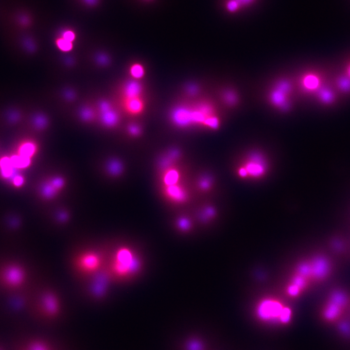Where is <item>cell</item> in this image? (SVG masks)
<instances>
[{"label":"cell","mask_w":350,"mask_h":350,"mask_svg":"<svg viewBox=\"0 0 350 350\" xmlns=\"http://www.w3.org/2000/svg\"><path fill=\"white\" fill-rule=\"evenodd\" d=\"M311 284L306 279L294 272L285 288L286 293L290 298H296L306 291Z\"/></svg>","instance_id":"22"},{"label":"cell","mask_w":350,"mask_h":350,"mask_svg":"<svg viewBox=\"0 0 350 350\" xmlns=\"http://www.w3.org/2000/svg\"><path fill=\"white\" fill-rule=\"evenodd\" d=\"M318 79L313 75H308L304 77L302 80L303 86L307 89H314L318 85Z\"/></svg>","instance_id":"34"},{"label":"cell","mask_w":350,"mask_h":350,"mask_svg":"<svg viewBox=\"0 0 350 350\" xmlns=\"http://www.w3.org/2000/svg\"><path fill=\"white\" fill-rule=\"evenodd\" d=\"M142 6H148L156 4L159 0H135Z\"/></svg>","instance_id":"43"},{"label":"cell","mask_w":350,"mask_h":350,"mask_svg":"<svg viewBox=\"0 0 350 350\" xmlns=\"http://www.w3.org/2000/svg\"><path fill=\"white\" fill-rule=\"evenodd\" d=\"M330 246L331 249L335 253L342 254L346 250V244L341 237H333L331 240Z\"/></svg>","instance_id":"32"},{"label":"cell","mask_w":350,"mask_h":350,"mask_svg":"<svg viewBox=\"0 0 350 350\" xmlns=\"http://www.w3.org/2000/svg\"><path fill=\"white\" fill-rule=\"evenodd\" d=\"M291 90V87L287 81H280L270 92V101L273 105L280 109H288L289 105V97Z\"/></svg>","instance_id":"20"},{"label":"cell","mask_w":350,"mask_h":350,"mask_svg":"<svg viewBox=\"0 0 350 350\" xmlns=\"http://www.w3.org/2000/svg\"><path fill=\"white\" fill-rule=\"evenodd\" d=\"M97 170L104 179L109 182H117L124 177L127 166L121 156L111 153L105 154L99 158Z\"/></svg>","instance_id":"14"},{"label":"cell","mask_w":350,"mask_h":350,"mask_svg":"<svg viewBox=\"0 0 350 350\" xmlns=\"http://www.w3.org/2000/svg\"><path fill=\"white\" fill-rule=\"evenodd\" d=\"M191 185L194 196L206 198L215 190V178L211 171L203 169L192 177Z\"/></svg>","instance_id":"18"},{"label":"cell","mask_w":350,"mask_h":350,"mask_svg":"<svg viewBox=\"0 0 350 350\" xmlns=\"http://www.w3.org/2000/svg\"><path fill=\"white\" fill-rule=\"evenodd\" d=\"M100 121L102 124L108 128L116 126L119 122L118 114L112 108L107 111L101 112Z\"/></svg>","instance_id":"30"},{"label":"cell","mask_w":350,"mask_h":350,"mask_svg":"<svg viewBox=\"0 0 350 350\" xmlns=\"http://www.w3.org/2000/svg\"><path fill=\"white\" fill-rule=\"evenodd\" d=\"M56 45L58 48L63 51H69L72 48V42L67 40L59 36L56 40Z\"/></svg>","instance_id":"36"},{"label":"cell","mask_w":350,"mask_h":350,"mask_svg":"<svg viewBox=\"0 0 350 350\" xmlns=\"http://www.w3.org/2000/svg\"><path fill=\"white\" fill-rule=\"evenodd\" d=\"M256 0H223L222 7L229 14H234L252 5Z\"/></svg>","instance_id":"25"},{"label":"cell","mask_w":350,"mask_h":350,"mask_svg":"<svg viewBox=\"0 0 350 350\" xmlns=\"http://www.w3.org/2000/svg\"><path fill=\"white\" fill-rule=\"evenodd\" d=\"M64 97L69 101L73 100L75 97V93L74 91L70 89H66L63 92Z\"/></svg>","instance_id":"42"},{"label":"cell","mask_w":350,"mask_h":350,"mask_svg":"<svg viewBox=\"0 0 350 350\" xmlns=\"http://www.w3.org/2000/svg\"><path fill=\"white\" fill-rule=\"evenodd\" d=\"M102 0H78V2L83 6L93 9L97 8L101 3Z\"/></svg>","instance_id":"37"},{"label":"cell","mask_w":350,"mask_h":350,"mask_svg":"<svg viewBox=\"0 0 350 350\" xmlns=\"http://www.w3.org/2000/svg\"><path fill=\"white\" fill-rule=\"evenodd\" d=\"M99 108L101 112L107 111L111 109L109 103L106 101H102L99 104Z\"/></svg>","instance_id":"41"},{"label":"cell","mask_w":350,"mask_h":350,"mask_svg":"<svg viewBox=\"0 0 350 350\" xmlns=\"http://www.w3.org/2000/svg\"><path fill=\"white\" fill-rule=\"evenodd\" d=\"M38 275L35 280L29 286L16 291L0 293V311L8 316H18L27 313L34 291L39 278Z\"/></svg>","instance_id":"10"},{"label":"cell","mask_w":350,"mask_h":350,"mask_svg":"<svg viewBox=\"0 0 350 350\" xmlns=\"http://www.w3.org/2000/svg\"><path fill=\"white\" fill-rule=\"evenodd\" d=\"M143 86L140 82L131 80L127 82L123 88L125 100L143 97Z\"/></svg>","instance_id":"24"},{"label":"cell","mask_w":350,"mask_h":350,"mask_svg":"<svg viewBox=\"0 0 350 350\" xmlns=\"http://www.w3.org/2000/svg\"><path fill=\"white\" fill-rule=\"evenodd\" d=\"M157 191L167 205L181 208L193 200L191 178L181 148L171 146L157 156L155 163Z\"/></svg>","instance_id":"1"},{"label":"cell","mask_w":350,"mask_h":350,"mask_svg":"<svg viewBox=\"0 0 350 350\" xmlns=\"http://www.w3.org/2000/svg\"><path fill=\"white\" fill-rule=\"evenodd\" d=\"M126 133L129 138L136 140L142 136L143 128L139 123L131 122L127 125Z\"/></svg>","instance_id":"31"},{"label":"cell","mask_w":350,"mask_h":350,"mask_svg":"<svg viewBox=\"0 0 350 350\" xmlns=\"http://www.w3.org/2000/svg\"><path fill=\"white\" fill-rule=\"evenodd\" d=\"M59 36L72 42L75 38V34L72 30L66 29L60 32Z\"/></svg>","instance_id":"39"},{"label":"cell","mask_w":350,"mask_h":350,"mask_svg":"<svg viewBox=\"0 0 350 350\" xmlns=\"http://www.w3.org/2000/svg\"><path fill=\"white\" fill-rule=\"evenodd\" d=\"M187 91H188V93L189 94L194 95L195 93H197L198 91V88L197 87L194 85H191L188 87L187 88Z\"/></svg>","instance_id":"46"},{"label":"cell","mask_w":350,"mask_h":350,"mask_svg":"<svg viewBox=\"0 0 350 350\" xmlns=\"http://www.w3.org/2000/svg\"><path fill=\"white\" fill-rule=\"evenodd\" d=\"M25 221L23 215L16 210H8L0 214V240L11 245L22 239Z\"/></svg>","instance_id":"13"},{"label":"cell","mask_w":350,"mask_h":350,"mask_svg":"<svg viewBox=\"0 0 350 350\" xmlns=\"http://www.w3.org/2000/svg\"><path fill=\"white\" fill-rule=\"evenodd\" d=\"M170 120L175 127L182 129L198 128L215 131L221 124L216 108L207 100L175 106L171 110Z\"/></svg>","instance_id":"4"},{"label":"cell","mask_w":350,"mask_h":350,"mask_svg":"<svg viewBox=\"0 0 350 350\" xmlns=\"http://www.w3.org/2000/svg\"><path fill=\"white\" fill-rule=\"evenodd\" d=\"M130 73L133 78L136 80L143 78L145 75L144 67L140 63H135L131 66L130 69Z\"/></svg>","instance_id":"33"},{"label":"cell","mask_w":350,"mask_h":350,"mask_svg":"<svg viewBox=\"0 0 350 350\" xmlns=\"http://www.w3.org/2000/svg\"><path fill=\"white\" fill-rule=\"evenodd\" d=\"M26 115L19 104H11L0 108V127L7 129H21Z\"/></svg>","instance_id":"17"},{"label":"cell","mask_w":350,"mask_h":350,"mask_svg":"<svg viewBox=\"0 0 350 350\" xmlns=\"http://www.w3.org/2000/svg\"><path fill=\"white\" fill-rule=\"evenodd\" d=\"M20 43V46H18L17 49L13 52L18 57H19V54L33 53L36 50V43L35 40L31 37L25 36L23 37Z\"/></svg>","instance_id":"29"},{"label":"cell","mask_w":350,"mask_h":350,"mask_svg":"<svg viewBox=\"0 0 350 350\" xmlns=\"http://www.w3.org/2000/svg\"><path fill=\"white\" fill-rule=\"evenodd\" d=\"M49 125L48 118L42 113H35L25 118L21 128L27 132L39 133L45 131Z\"/></svg>","instance_id":"21"},{"label":"cell","mask_w":350,"mask_h":350,"mask_svg":"<svg viewBox=\"0 0 350 350\" xmlns=\"http://www.w3.org/2000/svg\"><path fill=\"white\" fill-rule=\"evenodd\" d=\"M106 256L105 240L84 241L73 245L67 258L71 276L78 284L103 271Z\"/></svg>","instance_id":"3"},{"label":"cell","mask_w":350,"mask_h":350,"mask_svg":"<svg viewBox=\"0 0 350 350\" xmlns=\"http://www.w3.org/2000/svg\"><path fill=\"white\" fill-rule=\"evenodd\" d=\"M320 95L322 99L325 101H330L332 99V95L327 91H322Z\"/></svg>","instance_id":"44"},{"label":"cell","mask_w":350,"mask_h":350,"mask_svg":"<svg viewBox=\"0 0 350 350\" xmlns=\"http://www.w3.org/2000/svg\"><path fill=\"white\" fill-rule=\"evenodd\" d=\"M332 263L327 256L318 254L300 262L296 266L295 273L302 276L311 283L321 282L330 276Z\"/></svg>","instance_id":"12"},{"label":"cell","mask_w":350,"mask_h":350,"mask_svg":"<svg viewBox=\"0 0 350 350\" xmlns=\"http://www.w3.org/2000/svg\"><path fill=\"white\" fill-rule=\"evenodd\" d=\"M268 170L265 157L253 152L248 154L237 167V175L242 179H258L263 177Z\"/></svg>","instance_id":"15"},{"label":"cell","mask_w":350,"mask_h":350,"mask_svg":"<svg viewBox=\"0 0 350 350\" xmlns=\"http://www.w3.org/2000/svg\"><path fill=\"white\" fill-rule=\"evenodd\" d=\"M106 256L104 271L113 285L136 280L144 268L143 257L130 242L119 238L106 240Z\"/></svg>","instance_id":"2"},{"label":"cell","mask_w":350,"mask_h":350,"mask_svg":"<svg viewBox=\"0 0 350 350\" xmlns=\"http://www.w3.org/2000/svg\"><path fill=\"white\" fill-rule=\"evenodd\" d=\"M0 350H6L4 346L0 343Z\"/></svg>","instance_id":"48"},{"label":"cell","mask_w":350,"mask_h":350,"mask_svg":"<svg viewBox=\"0 0 350 350\" xmlns=\"http://www.w3.org/2000/svg\"><path fill=\"white\" fill-rule=\"evenodd\" d=\"M48 350H60L57 346L53 342Z\"/></svg>","instance_id":"47"},{"label":"cell","mask_w":350,"mask_h":350,"mask_svg":"<svg viewBox=\"0 0 350 350\" xmlns=\"http://www.w3.org/2000/svg\"><path fill=\"white\" fill-rule=\"evenodd\" d=\"M194 221L192 214L182 212L175 217L173 224L175 229L179 233L188 234L194 229Z\"/></svg>","instance_id":"23"},{"label":"cell","mask_w":350,"mask_h":350,"mask_svg":"<svg viewBox=\"0 0 350 350\" xmlns=\"http://www.w3.org/2000/svg\"><path fill=\"white\" fill-rule=\"evenodd\" d=\"M0 152H1V147H0Z\"/></svg>","instance_id":"50"},{"label":"cell","mask_w":350,"mask_h":350,"mask_svg":"<svg viewBox=\"0 0 350 350\" xmlns=\"http://www.w3.org/2000/svg\"><path fill=\"white\" fill-rule=\"evenodd\" d=\"M45 219L52 229H64L69 227L73 220L74 214L70 206L59 204L51 206L46 210Z\"/></svg>","instance_id":"16"},{"label":"cell","mask_w":350,"mask_h":350,"mask_svg":"<svg viewBox=\"0 0 350 350\" xmlns=\"http://www.w3.org/2000/svg\"><path fill=\"white\" fill-rule=\"evenodd\" d=\"M68 180L66 175L60 172L45 174L35 182L34 192L36 198L40 202L51 204L56 201L66 191Z\"/></svg>","instance_id":"8"},{"label":"cell","mask_w":350,"mask_h":350,"mask_svg":"<svg viewBox=\"0 0 350 350\" xmlns=\"http://www.w3.org/2000/svg\"><path fill=\"white\" fill-rule=\"evenodd\" d=\"M95 60L98 64L102 66H105L109 64V58L105 53H98L96 55Z\"/></svg>","instance_id":"40"},{"label":"cell","mask_w":350,"mask_h":350,"mask_svg":"<svg viewBox=\"0 0 350 350\" xmlns=\"http://www.w3.org/2000/svg\"><path fill=\"white\" fill-rule=\"evenodd\" d=\"M125 106L129 113L139 115L145 109L144 97L126 99L125 102Z\"/></svg>","instance_id":"28"},{"label":"cell","mask_w":350,"mask_h":350,"mask_svg":"<svg viewBox=\"0 0 350 350\" xmlns=\"http://www.w3.org/2000/svg\"><path fill=\"white\" fill-rule=\"evenodd\" d=\"M255 315L262 322L286 325L292 318V311L280 299L268 297L261 299L255 309Z\"/></svg>","instance_id":"9"},{"label":"cell","mask_w":350,"mask_h":350,"mask_svg":"<svg viewBox=\"0 0 350 350\" xmlns=\"http://www.w3.org/2000/svg\"><path fill=\"white\" fill-rule=\"evenodd\" d=\"M192 214L195 221L206 226L216 219L218 216V210L213 203L204 199L195 206Z\"/></svg>","instance_id":"19"},{"label":"cell","mask_w":350,"mask_h":350,"mask_svg":"<svg viewBox=\"0 0 350 350\" xmlns=\"http://www.w3.org/2000/svg\"><path fill=\"white\" fill-rule=\"evenodd\" d=\"M223 99L226 103L230 105H234L237 100L235 94L231 91H226L223 94Z\"/></svg>","instance_id":"38"},{"label":"cell","mask_w":350,"mask_h":350,"mask_svg":"<svg viewBox=\"0 0 350 350\" xmlns=\"http://www.w3.org/2000/svg\"><path fill=\"white\" fill-rule=\"evenodd\" d=\"M83 299L93 304L105 302L109 298L113 284L104 270L79 284Z\"/></svg>","instance_id":"11"},{"label":"cell","mask_w":350,"mask_h":350,"mask_svg":"<svg viewBox=\"0 0 350 350\" xmlns=\"http://www.w3.org/2000/svg\"><path fill=\"white\" fill-rule=\"evenodd\" d=\"M339 84L343 89H347L350 88V82L347 80H342L340 81Z\"/></svg>","instance_id":"45"},{"label":"cell","mask_w":350,"mask_h":350,"mask_svg":"<svg viewBox=\"0 0 350 350\" xmlns=\"http://www.w3.org/2000/svg\"><path fill=\"white\" fill-rule=\"evenodd\" d=\"M348 6L350 7V0H345Z\"/></svg>","instance_id":"49"},{"label":"cell","mask_w":350,"mask_h":350,"mask_svg":"<svg viewBox=\"0 0 350 350\" xmlns=\"http://www.w3.org/2000/svg\"><path fill=\"white\" fill-rule=\"evenodd\" d=\"M211 336L206 328L174 331L167 339L168 350H214Z\"/></svg>","instance_id":"7"},{"label":"cell","mask_w":350,"mask_h":350,"mask_svg":"<svg viewBox=\"0 0 350 350\" xmlns=\"http://www.w3.org/2000/svg\"><path fill=\"white\" fill-rule=\"evenodd\" d=\"M345 310L336 304L326 299L322 310L323 318L328 321L338 318Z\"/></svg>","instance_id":"27"},{"label":"cell","mask_w":350,"mask_h":350,"mask_svg":"<svg viewBox=\"0 0 350 350\" xmlns=\"http://www.w3.org/2000/svg\"><path fill=\"white\" fill-rule=\"evenodd\" d=\"M38 275L24 258L7 251H0V293L25 288Z\"/></svg>","instance_id":"6"},{"label":"cell","mask_w":350,"mask_h":350,"mask_svg":"<svg viewBox=\"0 0 350 350\" xmlns=\"http://www.w3.org/2000/svg\"><path fill=\"white\" fill-rule=\"evenodd\" d=\"M326 299L332 302L345 310L350 304V296L344 290L336 289L331 291Z\"/></svg>","instance_id":"26"},{"label":"cell","mask_w":350,"mask_h":350,"mask_svg":"<svg viewBox=\"0 0 350 350\" xmlns=\"http://www.w3.org/2000/svg\"><path fill=\"white\" fill-rule=\"evenodd\" d=\"M79 117L82 121L85 122H89L93 120L94 112L91 108L84 107L80 110Z\"/></svg>","instance_id":"35"},{"label":"cell","mask_w":350,"mask_h":350,"mask_svg":"<svg viewBox=\"0 0 350 350\" xmlns=\"http://www.w3.org/2000/svg\"><path fill=\"white\" fill-rule=\"evenodd\" d=\"M65 311V302L61 292L40 276L28 314L39 322L50 324L61 319Z\"/></svg>","instance_id":"5"}]
</instances>
